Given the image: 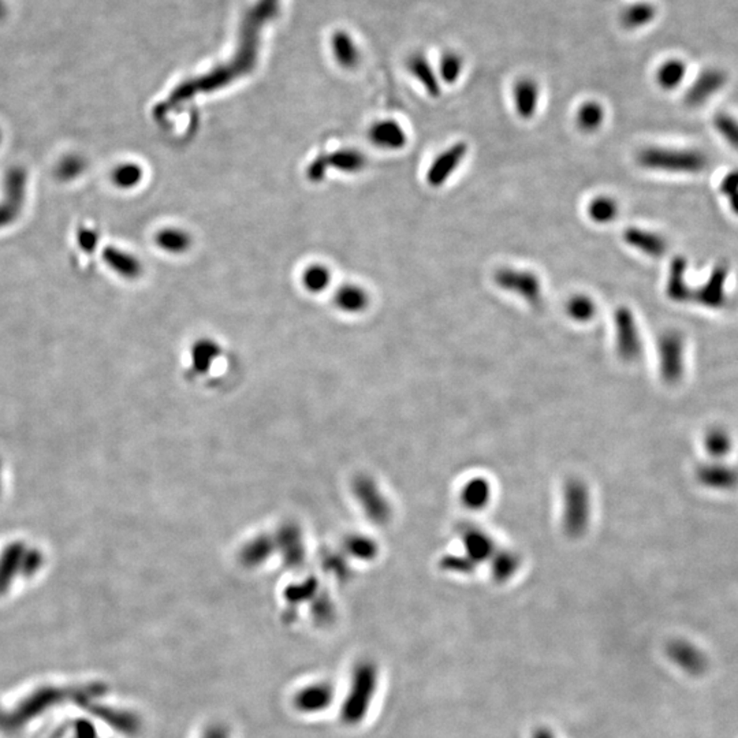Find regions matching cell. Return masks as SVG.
<instances>
[{
    "mask_svg": "<svg viewBox=\"0 0 738 738\" xmlns=\"http://www.w3.org/2000/svg\"><path fill=\"white\" fill-rule=\"evenodd\" d=\"M279 7L281 0H256L241 20L237 45L232 58L209 70V73L182 82L168 94V99L159 104L155 114L163 117V114L173 111L193 97L226 88L252 73L258 65L261 32L278 15Z\"/></svg>",
    "mask_w": 738,
    "mask_h": 738,
    "instance_id": "cell-1",
    "label": "cell"
},
{
    "mask_svg": "<svg viewBox=\"0 0 738 738\" xmlns=\"http://www.w3.org/2000/svg\"><path fill=\"white\" fill-rule=\"evenodd\" d=\"M594 499L591 487L583 478L566 479L561 491V528L565 537L578 540L591 528Z\"/></svg>",
    "mask_w": 738,
    "mask_h": 738,
    "instance_id": "cell-2",
    "label": "cell"
},
{
    "mask_svg": "<svg viewBox=\"0 0 738 738\" xmlns=\"http://www.w3.org/2000/svg\"><path fill=\"white\" fill-rule=\"evenodd\" d=\"M636 160L643 168L666 173H693L703 168L704 158L699 152L665 147H645L637 152Z\"/></svg>",
    "mask_w": 738,
    "mask_h": 738,
    "instance_id": "cell-3",
    "label": "cell"
},
{
    "mask_svg": "<svg viewBox=\"0 0 738 738\" xmlns=\"http://www.w3.org/2000/svg\"><path fill=\"white\" fill-rule=\"evenodd\" d=\"M492 279L502 291L514 294L530 307L537 308L543 302L542 279L533 271L514 268V266H502L494 273Z\"/></svg>",
    "mask_w": 738,
    "mask_h": 738,
    "instance_id": "cell-4",
    "label": "cell"
},
{
    "mask_svg": "<svg viewBox=\"0 0 738 738\" xmlns=\"http://www.w3.org/2000/svg\"><path fill=\"white\" fill-rule=\"evenodd\" d=\"M615 348L625 363H636L642 357L643 342L639 324L635 314L627 305H621L614 312Z\"/></svg>",
    "mask_w": 738,
    "mask_h": 738,
    "instance_id": "cell-5",
    "label": "cell"
},
{
    "mask_svg": "<svg viewBox=\"0 0 738 738\" xmlns=\"http://www.w3.org/2000/svg\"><path fill=\"white\" fill-rule=\"evenodd\" d=\"M28 194V173L15 166L4 176V196L0 200V229L14 223L24 211Z\"/></svg>",
    "mask_w": 738,
    "mask_h": 738,
    "instance_id": "cell-6",
    "label": "cell"
},
{
    "mask_svg": "<svg viewBox=\"0 0 738 738\" xmlns=\"http://www.w3.org/2000/svg\"><path fill=\"white\" fill-rule=\"evenodd\" d=\"M469 153V145L465 141H457L450 147L440 151L434 160L430 161L425 173V182L430 188H442L457 173L461 164Z\"/></svg>",
    "mask_w": 738,
    "mask_h": 738,
    "instance_id": "cell-7",
    "label": "cell"
},
{
    "mask_svg": "<svg viewBox=\"0 0 738 738\" xmlns=\"http://www.w3.org/2000/svg\"><path fill=\"white\" fill-rule=\"evenodd\" d=\"M660 375L668 383L680 381L684 371V340L678 332H668L660 338Z\"/></svg>",
    "mask_w": 738,
    "mask_h": 738,
    "instance_id": "cell-8",
    "label": "cell"
},
{
    "mask_svg": "<svg viewBox=\"0 0 738 738\" xmlns=\"http://www.w3.org/2000/svg\"><path fill=\"white\" fill-rule=\"evenodd\" d=\"M366 137L373 147L387 151V152L404 150L409 141V135H407L406 129L402 127V123L391 118L375 120L369 127Z\"/></svg>",
    "mask_w": 738,
    "mask_h": 738,
    "instance_id": "cell-9",
    "label": "cell"
},
{
    "mask_svg": "<svg viewBox=\"0 0 738 738\" xmlns=\"http://www.w3.org/2000/svg\"><path fill=\"white\" fill-rule=\"evenodd\" d=\"M540 97H542V88H540L539 82L532 77H520L512 84V107L520 119L530 120L537 117Z\"/></svg>",
    "mask_w": 738,
    "mask_h": 738,
    "instance_id": "cell-10",
    "label": "cell"
},
{
    "mask_svg": "<svg viewBox=\"0 0 738 738\" xmlns=\"http://www.w3.org/2000/svg\"><path fill=\"white\" fill-rule=\"evenodd\" d=\"M460 540L463 555L476 566L480 563H488L498 548L491 533L481 528L473 527V525L463 529L460 533Z\"/></svg>",
    "mask_w": 738,
    "mask_h": 738,
    "instance_id": "cell-11",
    "label": "cell"
},
{
    "mask_svg": "<svg viewBox=\"0 0 738 738\" xmlns=\"http://www.w3.org/2000/svg\"><path fill=\"white\" fill-rule=\"evenodd\" d=\"M458 498L466 510L483 512L491 504L494 498V486L486 476H471L460 487Z\"/></svg>",
    "mask_w": 738,
    "mask_h": 738,
    "instance_id": "cell-12",
    "label": "cell"
},
{
    "mask_svg": "<svg viewBox=\"0 0 738 738\" xmlns=\"http://www.w3.org/2000/svg\"><path fill=\"white\" fill-rule=\"evenodd\" d=\"M102 256V261L107 264L110 270L114 271L120 278L135 281L143 275L144 266L140 258L122 248L115 245L107 246Z\"/></svg>",
    "mask_w": 738,
    "mask_h": 738,
    "instance_id": "cell-13",
    "label": "cell"
},
{
    "mask_svg": "<svg viewBox=\"0 0 738 738\" xmlns=\"http://www.w3.org/2000/svg\"><path fill=\"white\" fill-rule=\"evenodd\" d=\"M406 69L410 76L414 77L420 86L427 92L428 96L439 97L442 92V84L438 77L437 69L430 63V59L422 53H414L407 58Z\"/></svg>",
    "mask_w": 738,
    "mask_h": 738,
    "instance_id": "cell-14",
    "label": "cell"
},
{
    "mask_svg": "<svg viewBox=\"0 0 738 738\" xmlns=\"http://www.w3.org/2000/svg\"><path fill=\"white\" fill-rule=\"evenodd\" d=\"M627 245L633 250H639L651 258H660L668 250V240L662 234L642 229V227H627L622 234Z\"/></svg>",
    "mask_w": 738,
    "mask_h": 738,
    "instance_id": "cell-15",
    "label": "cell"
},
{
    "mask_svg": "<svg viewBox=\"0 0 738 738\" xmlns=\"http://www.w3.org/2000/svg\"><path fill=\"white\" fill-rule=\"evenodd\" d=\"M671 660L691 676H701L709 668L707 656L688 642H676L668 648Z\"/></svg>",
    "mask_w": 738,
    "mask_h": 738,
    "instance_id": "cell-16",
    "label": "cell"
},
{
    "mask_svg": "<svg viewBox=\"0 0 738 738\" xmlns=\"http://www.w3.org/2000/svg\"><path fill=\"white\" fill-rule=\"evenodd\" d=\"M328 171L355 176L363 173L368 164V158L365 153L361 152L357 148H340L332 152L323 155Z\"/></svg>",
    "mask_w": 738,
    "mask_h": 738,
    "instance_id": "cell-17",
    "label": "cell"
},
{
    "mask_svg": "<svg viewBox=\"0 0 738 738\" xmlns=\"http://www.w3.org/2000/svg\"><path fill=\"white\" fill-rule=\"evenodd\" d=\"M332 302L343 314L357 315L368 309L371 296L361 284L345 283L334 291Z\"/></svg>",
    "mask_w": 738,
    "mask_h": 738,
    "instance_id": "cell-18",
    "label": "cell"
},
{
    "mask_svg": "<svg viewBox=\"0 0 738 738\" xmlns=\"http://www.w3.org/2000/svg\"><path fill=\"white\" fill-rule=\"evenodd\" d=\"M155 243L161 252L181 256L193 248V237L188 230L179 226L161 227L155 234Z\"/></svg>",
    "mask_w": 738,
    "mask_h": 738,
    "instance_id": "cell-19",
    "label": "cell"
},
{
    "mask_svg": "<svg viewBox=\"0 0 738 738\" xmlns=\"http://www.w3.org/2000/svg\"><path fill=\"white\" fill-rule=\"evenodd\" d=\"M606 122V109L598 100H584L574 114L576 127L584 135H594L603 127Z\"/></svg>",
    "mask_w": 738,
    "mask_h": 738,
    "instance_id": "cell-20",
    "label": "cell"
},
{
    "mask_svg": "<svg viewBox=\"0 0 738 738\" xmlns=\"http://www.w3.org/2000/svg\"><path fill=\"white\" fill-rule=\"evenodd\" d=\"M299 283L307 293L319 296L325 293L332 283V271L327 264L315 263L304 266L299 275Z\"/></svg>",
    "mask_w": 738,
    "mask_h": 738,
    "instance_id": "cell-21",
    "label": "cell"
},
{
    "mask_svg": "<svg viewBox=\"0 0 738 738\" xmlns=\"http://www.w3.org/2000/svg\"><path fill=\"white\" fill-rule=\"evenodd\" d=\"M619 200L610 194H598L586 204V217L594 225L606 226L619 219Z\"/></svg>",
    "mask_w": 738,
    "mask_h": 738,
    "instance_id": "cell-22",
    "label": "cell"
},
{
    "mask_svg": "<svg viewBox=\"0 0 738 738\" xmlns=\"http://www.w3.org/2000/svg\"><path fill=\"white\" fill-rule=\"evenodd\" d=\"M488 565L494 580L504 583L516 576L521 566V560H520L519 554L509 548H504V550L496 548L491 560L488 561Z\"/></svg>",
    "mask_w": 738,
    "mask_h": 738,
    "instance_id": "cell-23",
    "label": "cell"
},
{
    "mask_svg": "<svg viewBox=\"0 0 738 738\" xmlns=\"http://www.w3.org/2000/svg\"><path fill=\"white\" fill-rule=\"evenodd\" d=\"M655 4H651V2H644V0H639V2L627 4V7L622 9L619 20H621V25L625 29L637 30L650 25L655 20Z\"/></svg>",
    "mask_w": 738,
    "mask_h": 738,
    "instance_id": "cell-24",
    "label": "cell"
},
{
    "mask_svg": "<svg viewBox=\"0 0 738 738\" xmlns=\"http://www.w3.org/2000/svg\"><path fill=\"white\" fill-rule=\"evenodd\" d=\"M332 55L343 69H355L360 63V51L348 33L338 30L332 38Z\"/></svg>",
    "mask_w": 738,
    "mask_h": 738,
    "instance_id": "cell-25",
    "label": "cell"
},
{
    "mask_svg": "<svg viewBox=\"0 0 738 738\" xmlns=\"http://www.w3.org/2000/svg\"><path fill=\"white\" fill-rule=\"evenodd\" d=\"M565 314L571 322L586 324L598 315V304L586 293H576L565 302Z\"/></svg>",
    "mask_w": 738,
    "mask_h": 738,
    "instance_id": "cell-26",
    "label": "cell"
},
{
    "mask_svg": "<svg viewBox=\"0 0 738 738\" xmlns=\"http://www.w3.org/2000/svg\"><path fill=\"white\" fill-rule=\"evenodd\" d=\"M697 476L704 486L711 488L729 489L738 483V472L725 465L701 466Z\"/></svg>",
    "mask_w": 738,
    "mask_h": 738,
    "instance_id": "cell-27",
    "label": "cell"
},
{
    "mask_svg": "<svg viewBox=\"0 0 738 738\" xmlns=\"http://www.w3.org/2000/svg\"><path fill=\"white\" fill-rule=\"evenodd\" d=\"M465 70V59L458 51L447 50L440 55L438 61L437 71L440 84L455 86L463 77Z\"/></svg>",
    "mask_w": 738,
    "mask_h": 738,
    "instance_id": "cell-28",
    "label": "cell"
},
{
    "mask_svg": "<svg viewBox=\"0 0 738 738\" xmlns=\"http://www.w3.org/2000/svg\"><path fill=\"white\" fill-rule=\"evenodd\" d=\"M686 76V65L683 59H666L658 66L656 70V82L665 91H671L683 84Z\"/></svg>",
    "mask_w": 738,
    "mask_h": 738,
    "instance_id": "cell-29",
    "label": "cell"
},
{
    "mask_svg": "<svg viewBox=\"0 0 738 738\" xmlns=\"http://www.w3.org/2000/svg\"><path fill=\"white\" fill-rule=\"evenodd\" d=\"M725 77L719 70H706L694 81L693 86L688 94V102L691 104L706 100L709 94H715L724 86Z\"/></svg>",
    "mask_w": 738,
    "mask_h": 738,
    "instance_id": "cell-30",
    "label": "cell"
},
{
    "mask_svg": "<svg viewBox=\"0 0 738 738\" xmlns=\"http://www.w3.org/2000/svg\"><path fill=\"white\" fill-rule=\"evenodd\" d=\"M144 168L135 161H125L112 171V182L123 191H130L140 186L144 181Z\"/></svg>",
    "mask_w": 738,
    "mask_h": 738,
    "instance_id": "cell-31",
    "label": "cell"
},
{
    "mask_svg": "<svg viewBox=\"0 0 738 738\" xmlns=\"http://www.w3.org/2000/svg\"><path fill=\"white\" fill-rule=\"evenodd\" d=\"M86 160L78 155L66 156L58 166V176L62 181H71L86 171Z\"/></svg>",
    "mask_w": 738,
    "mask_h": 738,
    "instance_id": "cell-32",
    "label": "cell"
},
{
    "mask_svg": "<svg viewBox=\"0 0 738 738\" xmlns=\"http://www.w3.org/2000/svg\"><path fill=\"white\" fill-rule=\"evenodd\" d=\"M706 447L714 457H724L732 447L729 435L722 430H712L706 437Z\"/></svg>",
    "mask_w": 738,
    "mask_h": 738,
    "instance_id": "cell-33",
    "label": "cell"
},
{
    "mask_svg": "<svg viewBox=\"0 0 738 738\" xmlns=\"http://www.w3.org/2000/svg\"><path fill=\"white\" fill-rule=\"evenodd\" d=\"M440 566H442L445 570L450 571V573H460V574H471L476 570L478 566L475 563L472 562L471 560L463 555V554H457V555H446L442 561H440Z\"/></svg>",
    "mask_w": 738,
    "mask_h": 738,
    "instance_id": "cell-34",
    "label": "cell"
},
{
    "mask_svg": "<svg viewBox=\"0 0 738 738\" xmlns=\"http://www.w3.org/2000/svg\"><path fill=\"white\" fill-rule=\"evenodd\" d=\"M100 235L96 230L91 229L88 226H81L77 233V242L82 252L86 255H92L96 250L97 243H99Z\"/></svg>",
    "mask_w": 738,
    "mask_h": 738,
    "instance_id": "cell-35",
    "label": "cell"
},
{
    "mask_svg": "<svg viewBox=\"0 0 738 738\" xmlns=\"http://www.w3.org/2000/svg\"><path fill=\"white\" fill-rule=\"evenodd\" d=\"M718 127L726 135L730 143L738 145V122L729 117H719L717 120Z\"/></svg>",
    "mask_w": 738,
    "mask_h": 738,
    "instance_id": "cell-36",
    "label": "cell"
},
{
    "mask_svg": "<svg viewBox=\"0 0 738 738\" xmlns=\"http://www.w3.org/2000/svg\"><path fill=\"white\" fill-rule=\"evenodd\" d=\"M0 141H2V135H0Z\"/></svg>",
    "mask_w": 738,
    "mask_h": 738,
    "instance_id": "cell-37",
    "label": "cell"
}]
</instances>
